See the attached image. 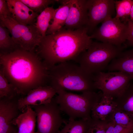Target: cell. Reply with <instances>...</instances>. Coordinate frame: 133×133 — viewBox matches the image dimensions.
<instances>
[{
  "instance_id": "cell-31",
  "label": "cell",
  "mask_w": 133,
  "mask_h": 133,
  "mask_svg": "<svg viewBox=\"0 0 133 133\" xmlns=\"http://www.w3.org/2000/svg\"><path fill=\"white\" fill-rule=\"evenodd\" d=\"M129 21L133 22V4L132 6Z\"/></svg>"
},
{
  "instance_id": "cell-25",
  "label": "cell",
  "mask_w": 133,
  "mask_h": 133,
  "mask_svg": "<svg viewBox=\"0 0 133 133\" xmlns=\"http://www.w3.org/2000/svg\"><path fill=\"white\" fill-rule=\"evenodd\" d=\"M17 94L15 88L9 83L3 72L0 69V99L5 98L13 99Z\"/></svg>"
},
{
  "instance_id": "cell-15",
  "label": "cell",
  "mask_w": 133,
  "mask_h": 133,
  "mask_svg": "<svg viewBox=\"0 0 133 133\" xmlns=\"http://www.w3.org/2000/svg\"><path fill=\"white\" fill-rule=\"evenodd\" d=\"M109 71H120L129 75L133 80V48L122 51L106 68Z\"/></svg>"
},
{
  "instance_id": "cell-19",
  "label": "cell",
  "mask_w": 133,
  "mask_h": 133,
  "mask_svg": "<svg viewBox=\"0 0 133 133\" xmlns=\"http://www.w3.org/2000/svg\"><path fill=\"white\" fill-rule=\"evenodd\" d=\"M116 107L133 117V84L132 83L123 93L114 99Z\"/></svg>"
},
{
  "instance_id": "cell-3",
  "label": "cell",
  "mask_w": 133,
  "mask_h": 133,
  "mask_svg": "<svg viewBox=\"0 0 133 133\" xmlns=\"http://www.w3.org/2000/svg\"><path fill=\"white\" fill-rule=\"evenodd\" d=\"M94 76L70 61L56 65L49 69V85L55 90L95 91Z\"/></svg>"
},
{
  "instance_id": "cell-8",
  "label": "cell",
  "mask_w": 133,
  "mask_h": 133,
  "mask_svg": "<svg viewBox=\"0 0 133 133\" xmlns=\"http://www.w3.org/2000/svg\"><path fill=\"white\" fill-rule=\"evenodd\" d=\"M128 23L112 17L108 18L90 35L91 39L109 43L124 49L126 47Z\"/></svg>"
},
{
  "instance_id": "cell-1",
  "label": "cell",
  "mask_w": 133,
  "mask_h": 133,
  "mask_svg": "<svg viewBox=\"0 0 133 133\" xmlns=\"http://www.w3.org/2000/svg\"><path fill=\"white\" fill-rule=\"evenodd\" d=\"M0 66L18 94L27 95L33 89L47 85L49 70L35 52L19 48L0 53Z\"/></svg>"
},
{
  "instance_id": "cell-28",
  "label": "cell",
  "mask_w": 133,
  "mask_h": 133,
  "mask_svg": "<svg viewBox=\"0 0 133 133\" xmlns=\"http://www.w3.org/2000/svg\"><path fill=\"white\" fill-rule=\"evenodd\" d=\"M106 133H133V127L125 126L108 122Z\"/></svg>"
},
{
  "instance_id": "cell-13",
  "label": "cell",
  "mask_w": 133,
  "mask_h": 133,
  "mask_svg": "<svg viewBox=\"0 0 133 133\" xmlns=\"http://www.w3.org/2000/svg\"><path fill=\"white\" fill-rule=\"evenodd\" d=\"M88 21L87 0H71L68 17L64 27L71 30L86 27Z\"/></svg>"
},
{
  "instance_id": "cell-9",
  "label": "cell",
  "mask_w": 133,
  "mask_h": 133,
  "mask_svg": "<svg viewBox=\"0 0 133 133\" xmlns=\"http://www.w3.org/2000/svg\"><path fill=\"white\" fill-rule=\"evenodd\" d=\"M30 106L36 114L37 131L36 133H58L64 121L54 98L49 103Z\"/></svg>"
},
{
  "instance_id": "cell-10",
  "label": "cell",
  "mask_w": 133,
  "mask_h": 133,
  "mask_svg": "<svg viewBox=\"0 0 133 133\" xmlns=\"http://www.w3.org/2000/svg\"><path fill=\"white\" fill-rule=\"evenodd\" d=\"M88 33L94 31L97 26L112 17L115 10L114 0H87Z\"/></svg>"
},
{
  "instance_id": "cell-11",
  "label": "cell",
  "mask_w": 133,
  "mask_h": 133,
  "mask_svg": "<svg viewBox=\"0 0 133 133\" xmlns=\"http://www.w3.org/2000/svg\"><path fill=\"white\" fill-rule=\"evenodd\" d=\"M17 100L0 99V133H18L17 126L12 123L19 115Z\"/></svg>"
},
{
  "instance_id": "cell-5",
  "label": "cell",
  "mask_w": 133,
  "mask_h": 133,
  "mask_svg": "<svg viewBox=\"0 0 133 133\" xmlns=\"http://www.w3.org/2000/svg\"><path fill=\"white\" fill-rule=\"evenodd\" d=\"M123 49L109 43L93 41L76 61L86 73L94 75L106 69Z\"/></svg>"
},
{
  "instance_id": "cell-17",
  "label": "cell",
  "mask_w": 133,
  "mask_h": 133,
  "mask_svg": "<svg viewBox=\"0 0 133 133\" xmlns=\"http://www.w3.org/2000/svg\"><path fill=\"white\" fill-rule=\"evenodd\" d=\"M116 106L114 99L103 95L93 108L91 112V118L102 121H107Z\"/></svg>"
},
{
  "instance_id": "cell-21",
  "label": "cell",
  "mask_w": 133,
  "mask_h": 133,
  "mask_svg": "<svg viewBox=\"0 0 133 133\" xmlns=\"http://www.w3.org/2000/svg\"><path fill=\"white\" fill-rule=\"evenodd\" d=\"M10 34L8 29L0 24V53H9L19 48Z\"/></svg>"
},
{
  "instance_id": "cell-12",
  "label": "cell",
  "mask_w": 133,
  "mask_h": 133,
  "mask_svg": "<svg viewBox=\"0 0 133 133\" xmlns=\"http://www.w3.org/2000/svg\"><path fill=\"white\" fill-rule=\"evenodd\" d=\"M56 94V90L49 85L38 87L30 91L26 96L18 100V108L21 111L28 106L49 103Z\"/></svg>"
},
{
  "instance_id": "cell-22",
  "label": "cell",
  "mask_w": 133,
  "mask_h": 133,
  "mask_svg": "<svg viewBox=\"0 0 133 133\" xmlns=\"http://www.w3.org/2000/svg\"><path fill=\"white\" fill-rule=\"evenodd\" d=\"M116 14L115 18L127 23L129 20L133 0H114Z\"/></svg>"
},
{
  "instance_id": "cell-29",
  "label": "cell",
  "mask_w": 133,
  "mask_h": 133,
  "mask_svg": "<svg viewBox=\"0 0 133 133\" xmlns=\"http://www.w3.org/2000/svg\"><path fill=\"white\" fill-rule=\"evenodd\" d=\"M0 16L4 17H12L6 0H0Z\"/></svg>"
},
{
  "instance_id": "cell-14",
  "label": "cell",
  "mask_w": 133,
  "mask_h": 133,
  "mask_svg": "<svg viewBox=\"0 0 133 133\" xmlns=\"http://www.w3.org/2000/svg\"><path fill=\"white\" fill-rule=\"evenodd\" d=\"M12 17L25 25L35 24L38 14L32 11L20 0H7Z\"/></svg>"
},
{
  "instance_id": "cell-26",
  "label": "cell",
  "mask_w": 133,
  "mask_h": 133,
  "mask_svg": "<svg viewBox=\"0 0 133 133\" xmlns=\"http://www.w3.org/2000/svg\"><path fill=\"white\" fill-rule=\"evenodd\" d=\"M34 12L40 13L50 5L56 2L54 0H20Z\"/></svg>"
},
{
  "instance_id": "cell-2",
  "label": "cell",
  "mask_w": 133,
  "mask_h": 133,
  "mask_svg": "<svg viewBox=\"0 0 133 133\" xmlns=\"http://www.w3.org/2000/svg\"><path fill=\"white\" fill-rule=\"evenodd\" d=\"M92 42L86 27L75 30L63 27L42 37L35 52L49 69L63 62L76 61Z\"/></svg>"
},
{
  "instance_id": "cell-16",
  "label": "cell",
  "mask_w": 133,
  "mask_h": 133,
  "mask_svg": "<svg viewBox=\"0 0 133 133\" xmlns=\"http://www.w3.org/2000/svg\"><path fill=\"white\" fill-rule=\"evenodd\" d=\"M23 112L12 121L18 129V133H36L35 131L36 116L30 106H27Z\"/></svg>"
},
{
  "instance_id": "cell-18",
  "label": "cell",
  "mask_w": 133,
  "mask_h": 133,
  "mask_svg": "<svg viewBox=\"0 0 133 133\" xmlns=\"http://www.w3.org/2000/svg\"><path fill=\"white\" fill-rule=\"evenodd\" d=\"M56 2L61 5L55 9L52 21L47 32L46 35L54 33L63 28L68 17L71 0H56Z\"/></svg>"
},
{
  "instance_id": "cell-7",
  "label": "cell",
  "mask_w": 133,
  "mask_h": 133,
  "mask_svg": "<svg viewBox=\"0 0 133 133\" xmlns=\"http://www.w3.org/2000/svg\"><path fill=\"white\" fill-rule=\"evenodd\" d=\"M93 79L96 89L114 99L123 93L133 80L129 75L120 71L100 72L94 75Z\"/></svg>"
},
{
  "instance_id": "cell-24",
  "label": "cell",
  "mask_w": 133,
  "mask_h": 133,
  "mask_svg": "<svg viewBox=\"0 0 133 133\" xmlns=\"http://www.w3.org/2000/svg\"><path fill=\"white\" fill-rule=\"evenodd\" d=\"M90 120L79 119L69 121L58 133H85Z\"/></svg>"
},
{
  "instance_id": "cell-30",
  "label": "cell",
  "mask_w": 133,
  "mask_h": 133,
  "mask_svg": "<svg viewBox=\"0 0 133 133\" xmlns=\"http://www.w3.org/2000/svg\"><path fill=\"white\" fill-rule=\"evenodd\" d=\"M127 23L128 35L126 45V47L130 46L133 48V22L129 21Z\"/></svg>"
},
{
  "instance_id": "cell-6",
  "label": "cell",
  "mask_w": 133,
  "mask_h": 133,
  "mask_svg": "<svg viewBox=\"0 0 133 133\" xmlns=\"http://www.w3.org/2000/svg\"><path fill=\"white\" fill-rule=\"evenodd\" d=\"M0 24L9 30L14 41L20 48L35 52L42 37L35 24L25 25L20 24L12 17L0 16Z\"/></svg>"
},
{
  "instance_id": "cell-20",
  "label": "cell",
  "mask_w": 133,
  "mask_h": 133,
  "mask_svg": "<svg viewBox=\"0 0 133 133\" xmlns=\"http://www.w3.org/2000/svg\"><path fill=\"white\" fill-rule=\"evenodd\" d=\"M55 10L53 6L48 7L40 13L37 17L35 25L42 37L46 35L50 25V22L53 19Z\"/></svg>"
},
{
  "instance_id": "cell-27",
  "label": "cell",
  "mask_w": 133,
  "mask_h": 133,
  "mask_svg": "<svg viewBox=\"0 0 133 133\" xmlns=\"http://www.w3.org/2000/svg\"><path fill=\"white\" fill-rule=\"evenodd\" d=\"M108 122L91 119L85 133H106Z\"/></svg>"
},
{
  "instance_id": "cell-23",
  "label": "cell",
  "mask_w": 133,
  "mask_h": 133,
  "mask_svg": "<svg viewBox=\"0 0 133 133\" xmlns=\"http://www.w3.org/2000/svg\"><path fill=\"white\" fill-rule=\"evenodd\" d=\"M107 122L125 126L133 127V117L116 107L110 116Z\"/></svg>"
},
{
  "instance_id": "cell-4",
  "label": "cell",
  "mask_w": 133,
  "mask_h": 133,
  "mask_svg": "<svg viewBox=\"0 0 133 133\" xmlns=\"http://www.w3.org/2000/svg\"><path fill=\"white\" fill-rule=\"evenodd\" d=\"M57 94L55 100L61 111L68 116L69 121L77 118L90 120L92 110L102 95L101 91H85L78 94L63 90L57 91Z\"/></svg>"
}]
</instances>
